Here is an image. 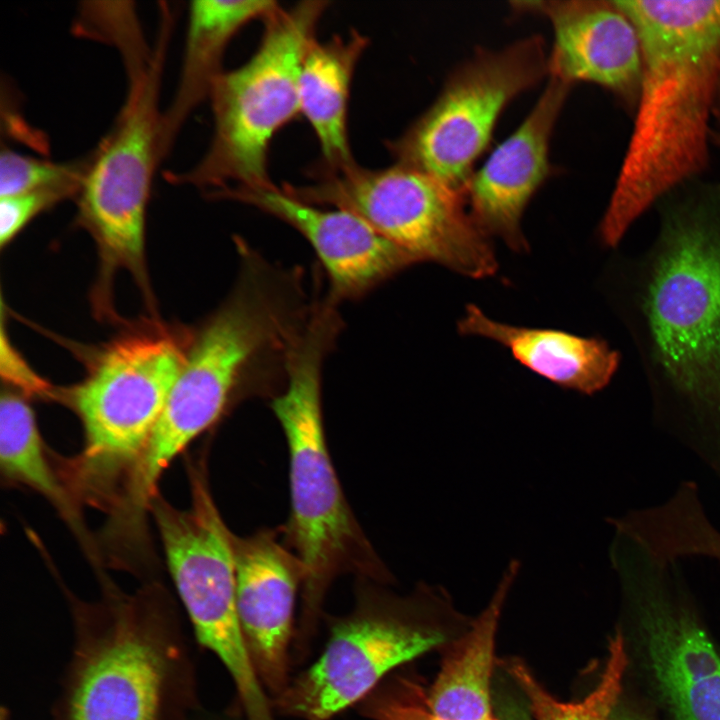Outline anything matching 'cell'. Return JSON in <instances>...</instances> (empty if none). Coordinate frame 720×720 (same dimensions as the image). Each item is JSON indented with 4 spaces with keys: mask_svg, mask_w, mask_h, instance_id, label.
<instances>
[{
    "mask_svg": "<svg viewBox=\"0 0 720 720\" xmlns=\"http://www.w3.org/2000/svg\"><path fill=\"white\" fill-rule=\"evenodd\" d=\"M0 372L6 383L17 389L19 393L40 396L57 395L49 383L35 373L13 347L3 324L1 326Z\"/></svg>",
    "mask_w": 720,
    "mask_h": 720,
    "instance_id": "cell-27",
    "label": "cell"
},
{
    "mask_svg": "<svg viewBox=\"0 0 720 720\" xmlns=\"http://www.w3.org/2000/svg\"><path fill=\"white\" fill-rule=\"evenodd\" d=\"M711 141L720 146V129L712 130Z\"/></svg>",
    "mask_w": 720,
    "mask_h": 720,
    "instance_id": "cell-29",
    "label": "cell"
},
{
    "mask_svg": "<svg viewBox=\"0 0 720 720\" xmlns=\"http://www.w3.org/2000/svg\"><path fill=\"white\" fill-rule=\"evenodd\" d=\"M88 165V157L56 163L22 155L9 148L0 153V197L26 192L67 188L79 192Z\"/></svg>",
    "mask_w": 720,
    "mask_h": 720,
    "instance_id": "cell-24",
    "label": "cell"
},
{
    "mask_svg": "<svg viewBox=\"0 0 720 720\" xmlns=\"http://www.w3.org/2000/svg\"><path fill=\"white\" fill-rule=\"evenodd\" d=\"M328 5L317 0L278 6L263 19L256 52L237 69L222 72L212 86L214 134L208 151L190 170L167 173V180L190 184L209 198L229 188L272 185L269 146L300 113L302 60Z\"/></svg>",
    "mask_w": 720,
    "mask_h": 720,
    "instance_id": "cell-6",
    "label": "cell"
},
{
    "mask_svg": "<svg viewBox=\"0 0 720 720\" xmlns=\"http://www.w3.org/2000/svg\"><path fill=\"white\" fill-rule=\"evenodd\" d=\"M388 599L367 593L333 626L319 659L277 695V708L328 720L365 697L394 668L437 647L436 630L406 620Z\"/></svg>",
    "mask_w": 720,
    "mask_h": 720,
    "instance_id": "cell-12",
    "label": "cell"
},
{
    "mask_svg": "<svg viewBox=\"0 0 720 720\" xmlns=\"http://www.w3.org/2000/svg\"><path fill=\"white\" fill-rule=\"evenodd\" d=\"M282 189L303 202L356 215L418 263L435 262L471 278L496 272L488 235L467 211L465 195L417 169L399 163L376 170L356 163L321 166L314 182Z\"/></svg>",
    "mask_w": 720,
    "mask_h": 720,
    "instance_id": "cell-8",
    "label": "cell"
},
{
    "mask_svg": "<svg viewBox=\"0 0 720 720\" xmlns=\"http://www.w3.org/2000/svg\"><path fill=\"white\" fill-rule=\"evenodd\" d=\"M614 1L638 30L643 69L632 133L599 225L608 247L706 167L720 81V0Z\"/></svg>",
    "mask_w": 720,
    "mask_h": 720,
    "instance_id": "cell-2",
    "label": "cell"
},
{
    "mask_svg": "<svg viewBox=\"0 0 720 720\" xmlns=\"http://www.w3.org/2000/svg\"><path fill=\"white\" fill-rule=\"evenodd\" d=\"M105 589L97 603L72 601L73 651L53 720H187L194 671L167 597Z\"/></svg>",
    "mask_w": 720,
    "mask_h": 720,
    "instance_id": "cell-4",
    "label": "cell"
},
{
    "mask_svg": "<svg viewBox=\"0 0 720 720\" xmlns=\"http://www.w3.org/2000/svg\"><path fill=\"white\" fill-rule=\"evenodd\" d=\"M511 560L486 609L471 629L449 650L440 672L422 698L443 720H488L490 681L494 664L495 638L500 614L519 571Z\"/></svg>",
    "mask_w": 720,
    "mask_h": 720,
    "instance_id": "cell-21",
    "label": "cell"
},
{
    "mask_svg": "<svg viewBox=\"0 0 720 720\" xmlns=\"http://www.w3.org/2000/svg\"><path fill=\"white\" fill-rule=\"evenodd\" d=\"M339 331L328 316L309 323L289 361L285 387L271 401L289 448L291 514L285 540L302 568L308 622L336 576L390 578L346 501L326 445L321 373Z\"/></svg>",
    "mask_w": 720,
    "mask_h": 720,
    "instance_id": "cell-5",
    "label": "cell"
},
{
    "mask_svg": "<svg viewBox=\"0 0 720 720\" xmlns=\"http://www.w3.org/2000/svg\"><path fill=\"white\" fill-rule=\"evenodd\" d=\"M458 331L493 340L507 348L523 366L547 380L582 394L605 388L619 363V353L596 337L498 322L477 306L466 307Z\"/></svg>",
    "mask_w": 720,
    "mask_h": 720,
    "instance_id": "cell-18",
    "label": "cell"
},
{
    "mask_svg": "<svg viewBox=\"0 0 720 720\" xmlns=\"http://www.w3.org/2000/svg\"><path fill=\"white\" fill-rule=\"evenodd\" d=\"M269 0H200L190 3L183 63L176 94L162 113L160 150L167 155L188 115L206 97L223 72L221 62L232 37L254 19L278 7Z\"/></svg>",
    "mask_w": 720,
    "mask_h": 720,
    "instance_id": "cell-19",
    "label": "cell"
},
{
    "mask_svg": "<svg viewBox=\"0 0 720 720\" xmlns=\"http://www.w3.org/2000/svg\"><path fill=\"white\" fill-rule=\"evenodd\" d=\"M187 344L161 327L128 333L99 351L79 384L58 392L83 426L70 478L87 500H111L118 479L127 481L185 364Z\"/></svg>",
    "mask_w": 720,
    "mask_h": 720,
    "instance_id": "cell-7",
    "label": "cell"
},
{
    "mask_svg": "<svg viewBox=\"0 0 720 720\" xmlns=\"http://www.w3.org/2000/svg\"><path fill=\"white\" fill-rule=\"evenodd\" d=\"M364 712L371 720H443L427 707L421 689L409 682L394 690L372 696L367 701Z\"/></svg>",
    "mask_w": 720,
    "mask_h": 720,
    "instance_id": "cell-26",
    "label": "cell"
},
{
    "mask_svg": "<svg viewBox=\"0 0 720 720\" xmlns=\"http://www.w3.org/2000/svg\"><path fill=\"white\" fill-rule=\"evenodd\" d=\"M657 204L655 240L624 264L621 315L656 423L720 480V182Z\"/></svg>",
    "mask_w": 720,
    "mask_h": 720,
    "instance_id": "cell-1",
    "label": "cell"
},
{
    "mask_svg": "<svg viewBox=\"0 0 720 720\" xmlns=\"http://www.w3.org/2000/svg\"><path fill=\"white\" fill-rule=\"evenodd\" d=\"M0 720H10V713L8 709L2 707Z\"/></svg>",
    "mask_w": 720,
    "mask_h": 720,
    "instance_id": "cell-30",
    "label": "cell"
},
{
    "mask_svg": "<svg viewBox=\"0 0 720 720\" xmlns=\"http://www.w3.org/2000/svg\"><path fill=\"white\" fill-rule=\"evenodd\" d=\"M308 315L303 293L287 274L256 258L240 263L231 295L192 337L128 477L125 495L133 509H148L172 460L228 409L245 398L277 395Z\"/></svg>",
    "mask_w": 720,
    "mask_h": 720,
    "instance_id": "cell-3",
    "label": "cell"
},
{
    "mask_svg": "<svg viewBox=\"0 0 720 720\" xmlns=\"http://www.w3.org/2000/svg\"><path fill=\"white\" fill-rule=\"evenodd\" d=\"M570 88L550 77L525 120L474 171L466 186L464 195L477 225L513 250L527 248L521 219L533 195L552 173L550 140Z\"/></svg>",
    "mask_w": 720,
    "mask_h": 720,
    "instance_id": "cell-16",
    "label": "cell"
},
{
    "mask_svg": "<svg viewBox=\"0 0 720 720\" xmlns=\"http://www.w3.org/2000/svg\"><path fill=\"white\" fill-rule=\"evenodd\" d=\"M611 720H651L643 713L629 707L615 708Z\"/></svg>",
    "mask_w": 720,
    "mask_h": 720,
    "instance_id": "cell-28",
    "label": "cell"
},
{
    "mask_svg": "<svg viewBox=\"0 0 720 720\" xmlns=\"http://www.w3.org/2000/svg\"><path fill=\"white\" fill-rule=\"evenodd\" d=\"M626 665L623 637L617 633L610 640L608 659L594 690L580 702L564 703L553 698L522 663H505L507 672L528 698L535 720H611Z\"/></svg>",
    "mask_w": 720,
    "mask_h": 720,
    "instance_id": "cell-23",
    "label": "cell"
},
{
    "mask_svg": "<svg viewBox=\"0 0 720 720\" xmlns=\"http://www.w3.org/2000/svg\"><path fill=\"white\" fill-rule=\"evenodd\" d=\"M77 196L67 188H49L0 197V245L4 248L39 213Z\"/></svg>",
    "mask_w": 720,
    "mask_h": 720,
    "instance_id": "cell-25",
    "label": "cell"
},
{
    "mask_svg": "<svg viewBox=\"0 0 720 720\" xmlns=\"http://www.w3.org/2000/svg\"><path fill=\"white\" fill-rule=\"evenodd\" d=\"M676 568L644 560L620 576L636 608L656 686L676 720H720V654L681 593Z\"/></svg>",
    "mask_w": 720,
    "mask_h": 720,
    "instance_id": "cell-13",
    "label": "cell"
},
{
    "mask_svg": "<svg viewBox=\"0 0 720 720\" xmlns=\"http://www.w3.org/2000/svg\"><path fill=\"white\" fill-rule=\"evenodd\" d=\"M236 603L249 653L263 686L280 694L288 685V646L302 568L270 530L231 533Z\"/></svg>",
    "mask_w": 720,
    "mask_h": 720,
    "instance_id": "cell-17",
    "label": "cell"
},
{
    "mask_svg": "<svg viewBox=\"0 0 720 720\" xmlns=\"http://www.w3.org/2000/svg\"><path fill=\"white\" fill-rule=\"evenodd\" d=\"M191 506L177 509L158 495L152 512L168 568L197 641L225 666L249 717L269 702L240 624L231 531L212 499L206 476L191 468Z\"/></svg>",
    "mask_w": 720,
    "mask_h": 720,
    "instance_id": "cell-10",
    "label": "cell"
},
{
    "mask_svg": "<svg viewBox=\"0 0 720 720\" xmlns=\"http://www.w3.org/2000/svg\"><path fill=\"white\" fill-rule=\"evenodd\" d=\"M368 39L352 30L325 42L314 39L299 74L300 113L310 123L324 157L322 166L337 169L354 162L347 133V108L355 67Z\"/></svg>",
    "mask_w": 720,
    "mask_h": 720,
    "instance_id": "cell-20",
    "label": "cell"
},
{
    "mask_svg": "<svg viewBox=\"0 0 720 720\" xmlns=\"http://www.w3.org/2000/svg\"><path fill=\"white\" fill-rule=\"evenodd\" d=\"M166 50L128 75L126 101L93 153L76 196L78 223L94 238L102 277L126 269L149 292L145 265L146 207L155 167L162 160L158 108Z\"/></svg>",
    "mask_w": 720,
    "mask_h": 720,
    "instance_id": "cell-9",
    "label": "cell"
},
{
    "mask_svg": "<svg viewBox=\"0 0 720 720\" xmlns=\"http://www.w3.org/2000/svg\"><path fill=\"white\" fill-rule=\"evenodd\" d=\"M716 104H718L719 107H720V81H719V86H718V93H717V101H716Z\"/></svg>",
    "mask_w": 720,
    "mask_h": 720,
    "instance_id": "cell-31",
    "label": "cell"
},
{
    "mask_svg": "<svg viewBox=\"0 0 720 720\" xmlns=\"http://www.w3.org/2000/svg\"><path fill=\"white\" fill-rule=\"evenodd\" d=\"M518 13L545 16L554 41L548 74L569 85H599L635 109L640 91L643 55L638 30L612 1L552 0L513 3Z\"/></svg>",
    "mask_w": 720,
    "mask_h": 720,
    "instance_id": "cell-15",
    "label": "cell"
},
{
    "mask_svg": "<svg viewBox=\"0 0 720 720\" xmlns=\"http://www.w3.org/2000/svg\"><path fill=\"white\" fill-rule=\"evenodd\" d=\"M213 199L254 206L300 232L316 252L335 301L359 298L418 263L356 215L303 202L276 186H240Z\"/></svg>",
    "mask_w": 720,
    "mask_h": 720,
    "instance_id": "cell-14",
    "label": "cell"
},
{
    "mask_svg": "<svg viewBox=\"0 0 720 720\" xmlns=\"http://www.w3.org/2000/svg\"><path fill=\"white\" fill-rule=\"evenodd\" d=\"M548 74L544 40L533 35L500 50L480 49L448 77L433 104L389 144L397 163L464 194L507 105Z\"/></svg>",
    "mask_w": 720,
    "mask_h": 720,
    "instance_id": "cell-11",
    "label": "cell"
},
{
    "mask_svg": "<svg viewBox=\"0 0 720 720\" xmlns=\"http://www.w3.org/2000/svg\"><path fill=\"white\" fill-rule=\"evenodd\" d=\"M0 465L8 480L45 497L83 534L72 496L48 462L34 412L21 393L11 390L2 391L0 399Z\"/></svg>",
    "mask_w": 720,
    "mask_h": 720,
    "instance_id": "cell-22",
    "label": "cell"
}]
</instances>
